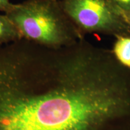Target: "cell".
<instances>
[{
  "label": "cell",
  "instance_id": "cell-1",
  "mask_svg": "<svg viewBox=\"0 0 130 130\" xmlns=\"http://www.w3.org/2000/svg\"><path fill=\"white\" fill-rule=\"evenodd\" d=\"M97 81L54 50L25 39L0 46V130H104Z\"/></svg>",
  "mask_w": 130,
  "mask_h": 130
},
{
  "label": "cell",
  "instance_id": "cell-2",
  "mask_svg": "<svg viewBox=\"0 0 130 130\" xmlns=\"http://www.w3.org/2000/svg\"><path fill=\"white\" fill-rule=\"evenodd\" d=\"M22 38L50 49L69 46L85 38L65 12L60 0H25L5 13Z\"/></svg>",
  "mask_w": 130,
  "mask_h": 130
},
{
  "label": "cell",
  "instance_id": "cell-3",
  "mask_svg": "<svg viewBox=\"0 0 130 130\" xmlns=\"http://www.w3.org/2000/svg\"><path fill=\"white\" fill-rule=\"evenodd\" d=\"M61 6L85 37L87 34L130 36V30L110 0H60Z\"/></svg>",
  "mask_w": 130,
  "mask_h": 130
},
{
  "label": "cell",
  "instance_id": "cell-4",
  "mask_svg": "<svg viewBox=\"0 0 130 130\" xmlns=\"http://www.w3.org/2000/svg\"><path fill=\"white\" fill-rule=\"evenodd\" d=\"M22 36L13 22L6 14L0 12V46L22 39Z\"/></svg>",
  "mask_w": 130,
  "mask_h": 130
},
{
  "label": "cell",
  "instance_id": "cell-5",
  "mask_svg": "<svg viewBox=\"0 0 130 130\" xmlns=\"http://www.w3.org/2000/svg\"><path fill=\"white\" fill-rule=\"evenodd\" d=\"M111 51L119 62L130 69V36H122L116 37Z\"/></svg>",
  "mask_w": 130,
  "mask_h": 130
},
{
  "label": "cell",
  "instance_id": "cell-6",
  "mask_svg": "<svg viewBox=\"0 0 130 130\" xmlns=\"http://www.w3.org/2000/svg\"><path fill=\"white\" fill-rule=\"evenodd\" d=\"M115 7L122 10L130 12V0H110Z\"/></svg>",
  "mask_w": 130,
  "mask_h": 130
},
{
  "label": "cell",
  "instance_id": "cell-7",
  "mask_svg": "<svg viewBox=\"0 0 130 130\" xmlns=\"http://www.w3.org/2000/svg\"><path fill=\"white\" fill-rule=\"evenodd\" d=\"M13 3L10 2V0H0V12L4 13L10 9Z\"/></svg>",
  "mask_w": 130,
  "mask_h": 130
},
{
  "label": "cell",
  "instance_id": "cell-8",
  "mask_svg": "<svg viewBox=\"0 0 130 130\" xmlns=\"http://www.w3.org/2000/svg\"><path fill=\"white\" fill-rule=\"evenodd\" d=\"M115 8L130 30V12H126V11L122 10L119 9L116 7Z\"/></svg>",
  "mask_w": 130,
  "mask_h": 130
}]
</instances>
